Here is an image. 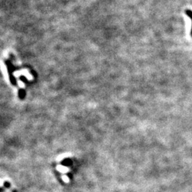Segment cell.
<instances>
[{
    "label": "cell",
    "instance_id": "obj_1",
    "mask_svg": "<svg viewBox=\"0 0 192 192\" xmlns=\"http://www.w3.org/2000/svg\"><path fill=\"white\" fill-rule=\"evenodd\" d=\"M185 13L187 16H189V18H190L191 19V21H192V11L189 10V9H186V10L185 11ZM191 35L192 37V28H191Z\"/></svg>",
    "mask_w": 192,
    "mask_h": 192
}]
</instances>
